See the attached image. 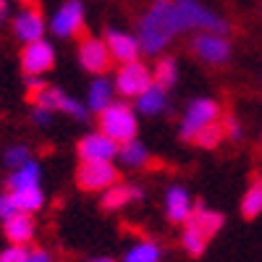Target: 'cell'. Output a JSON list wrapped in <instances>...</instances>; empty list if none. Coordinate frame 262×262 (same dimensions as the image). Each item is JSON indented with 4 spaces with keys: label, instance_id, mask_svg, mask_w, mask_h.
Masks as SVG:
<instances>
[{
    "label": "cell",
    "instance_id": "22",
    "mask_svg": "<svg viewBox=\"0 0 262 262\" xmlns=\"http://www.w3.org/2000/svg\"><path fill=\"white\" fill-rule=\"evenodd\" d=\"M207 244H210V236L196 226V223H184L181 226V249L191 257V259H200L205 252H207Z\"/></svg>",
    "mask_w": 262,
    "mask_h": 262
},
{
    "label": "cell",
    "instance_id": "29",
    "mask_svg": "<svg viewBox=\"0 0 262 262\" xmlns=\"http://www.w3.org/2000/svg\"><path fill=\"white\" fill-rule=\"evenodd\" d=\"M29 160H32V149H29L27 144H11V147H6V152H3V165L11 168V170L27 165Z\"/></svg>",
    "mask_w": 262,
    "mask_h": 262
},
{
    "label": "cell",
    "instance_id": "1",
    "mask_svg": "<svg viewBox=\"0 0 262 262\" xmlns=\"http://www.w3.org/2000/svg\"><path fill=\"white\" fill-rule=\"evenodd\" d=\"M179 34H184V29H181L176 0H152L137 21V39H139L142 55L147 58L163 55L165 48Z\"/></svg>",
    "mask_w": 262,
    "mask_h": 262
},
{
    "label": "cell",
    "instance_id": "5",
    "mask_svg": "<svg viewBox=\"0 0 262 262\" xmlns=\"http://www.w3.org/2000/svg\"><path fill=\"white\" fill-rule=\"evenodd\" d=\"M191 55L205 63V66H226L233 58V45L228 34H217V32H196L191 34L189 42Z\"/></svg>",
    "mask_w": 262,
    "mask_h": 262
},
{
    "label": "cell",
    "instance_id": "33",
    "mask_svg": "<svg viewBox=\"0 0 262 262\" xmlns=\"http://www.w3.org/2000/svg\"><path fill=\"white\" fill-rule=\"evenodd\" d=\"M16 212H21L18 205H16V196L11 191H3L0 194V221H8V217L16 215Z\"/></svg>",
    "mask_w": 262,
    "mask_h": 262
},
{
    "label": "cell",
    "instance_id": "32",
    "mask_svg": "<svg viewBox=\"0 0 262 262\" xmlns=\"http://www.w3.org/2000/svg\"><path fill=\"white\" fill-rule=\"evenodd\" d=\"M29 247H21V244H8L3 252H0V262H27L29 259Z\"/></svg>",
    "mask_w": 262,
    "mask_h": 262
},
{
    "label": "cell",
    "instance_id": "10",
    "mask_svg": "<svg viewBox=\"0 0 262 262\" xmlns=\"http://www.w3.org/2000/svg\"><path fill=\"white\" fill-rule=\"evenodd\" d=\"M55 48L53 42L39 39V42H29V45L21 48L18 53V63L24 76H45L55 69Z\"/></svg>",
    "mask_w": 262,
    "mask_h": 262
},
{
    "label": "cell",
    "instance_id": "27",
    "mask_svg": "<svg viewBox=\"0 0 262 262\" xmlns=\"http://www.w3.org/2000/svg\"><path fill=\"white\" fill-rule=\"evenodd\" d=\"M16 196V205L21 212H39L42 207H45V191H42V186H34V189H21V191H11Z\"/></svg>",
    "mask_w": 262,
    "mask_h": 262
},
{
    "label": "cell",
    "instance_id": "37",
    "mask_svg": "<svg viewBox=\"0 0 262 262\" xmlns=\"http://www.w3.org/2000/svg\"><path fill=\"white\" fill-rule=\"evenodd\" d=\"M16 3H21V6L27 8V6H34V0H16Z\"/></svg>",
    "mask_w": 262,
    "mask_h": 262
},
{
    "label": "cell",
    "instance_id": "20",
    "mask_svg": "<svg viewBox=\"0 0 262 262\" xmlns=\"http://www.w3.org/2000/svg\"><path fill=\"white\" fill-rule=\"evenodd\" d=\"M34 186H42V165L34 158L27 165L11 170L6 179V191H21V189H34Z\"/></svg>",
    "mask_w": 262,
    "mask_h": 262
},
{
    "label": "cell",
    "instance_id": "4",
    "mask_svg": "<svg viewBox=\"0 0 262 262\" xmlns=\"http://www.w3.org/2000/svg\"><path fill=\"white\" fill-rule=\"evenodd\" d=\"M221 121V105L212 97H194L189 100L186 111L181 116V126H179V139L186 142V144H194L196 134L210 126V123H217Z\"/></svg>",
    "mask_w": 262,
    "mask_h": 262
},
{
    "label": "cell",
    "instance_id": "3",
    "mask_svg": "<svg viewBox=\"0 0 262 262\" xmlns=\"http://www.w3.org/2000/svg\"><path fill=\"white\" fill-rule=\"evenodd\" d=\"M179 6V16H181V29L184 34L191 32H217V34H231V24L228 18L221 16L217 11L207 8L200 0H176Z\"/></svg>",
    "mask_w": 262,
    "mask_h": 262
},
{
    "label": "cell",
    "instance_id": "19",
    "mask_svg": "<svg viewBox=\"0 0 262 262\" xmlns=\"http://www.w3.org/2000/svg\"><path fill=\"white\" fill-rule=\"evenodd\" d=\"M134 107H137L139 116H147V118H158V116L168 113V90H163L158 84L147 86V90L134 100Z\"/></svg>",
    "mask_w": 262,
    "mask_h": 262
},
{
    "label": "cell",
    "instance_id": "6",
    "mask_svg": "<svg viewBox=\"0 0 262 262\" xmlns=\"http://www.w3.org/2000/svg\"><path fill=\"white\" fill-rule=\"evenodd\" d=\"M76 60L79 66L92 74V76H105L113 66V55L107 50L105 37H92V34H81L79 45H76Z\"/></svg>",
    "mask_w": 262,
    "mask_h": 262
},
{
    "label": "cell",
    "instance_id": "9",
    "mask_svg": "<svg viewBox=\"0 0 262 262\" xmlns=\"http://www.w3.org/2000/svg\"><path fill=\"white\" fill-rule=\"evenodd\" d=\"M84 21H86V11L81 0H63L60 8L50 18V32L58 39H74L84 34Z\"/></svg>",
    "mask_w": 262,
    "mask_h": 262
},
{
    "label": "cell",
    "instance_id": "26",
    "mask_svg": "<svg viewBox=\"0 0 262 262\" xmlns=\"http://www.w3.org/2000/svg\"><path fill=\"white\" fill-rule=\"evenodd\" d=\"M238 212H242L244 221H254L262 215V176H257L244 191L242 202H238Z\"/></svg>",
    "mask_w": 262,
    "mask_h": 262
},
{
    "label": "cell",
    "instance_id": "31",
    "mask_svg": "<svg viewBox=\"0 0 262 262\" xmlns=\"http://www.w3.org/2000/svg\"><path fill=\"white\" fill-rule=\"evenodd\" d=\"M29 118H32V123H34V126L48 128V126L53 123V118H55V111H50V107H45V105H32Z\"/></svg>",
    "mask_w": 262,
    "mask_h": 262
},
{
    "label": "cell",
    "instance_id": "18",
    "mask_svg": "<svg viewBox=\"0 0 262 262\" xmlns=\"http://www.w3.org/2000/svg\"><path fill=\"white\" fill-rule=\"evenodd\" d=\"M34 231H37V223H34L32 212H16L8 221H3V236L8 238V244L29 247V242L34 238Z\"/></svg>",
    "mask_w": 262,
    "mask_h": 262
},
{
    "label": "cell",
    "instance_id": "23",
    "mask_svg": "<svg viewBox=\"0 0 262 262\" xmlns=\"http://www.w3.org/2000/svg\"><path fill=\"white\" fill-rule=\"evenodd\" d=\"M118 163H121L123 168H131V170L144 168V165L149 163V147H147L139 137L131 139V142H126V144H121V149H118Z\"/></svg>",
    "mask_w": 262,
    "mask_h": 262
},
{
    "label": "cell",
    "instance_id": "28",
    "mask_svg": "<svg viewBox=\"0 0 262 262\" xmlns=\"http://www.w3.org/2000/svg\"><path fill=\"white\" fill-rule=\"evenodd\" d=\"M223 139H226V131H223V123L217 121V123L205 126V128L200 131V134H196L194 147H200V149H217Z\"/></svg>",
    "mask_w": 262,
    "mask_h": 262
},
{
    "label": "cell",
    "instance_id": "30",
    "mask_svg": "<svg viewBox=\"0 0 262 262\" xmlns=\"http://www.w3.org/2000/svg\"><path fill=\"white\" fill-rule=\"evenodd\" d=\"M221 123H223V131H226V139L228 142H242L244 139V123L238 121L233 113H226Z\"/></svg>",
    "mask_w": 262,
    "mask_h": 262
},
{
    "label": "cell",
    "instance_id": "39",
    "mask_svg": "<svg viewBox=\"0 0 262 262\" xmlns=\"http://www.w3.org/2000/svg\"><path fill=\"white\" fill-rule=\"evenodd\" d=\"M0 3H3V0H0Z\"/></svg>",
    "mask_w": 262,
    "mask_h": 262
},
{
    "label": "cell",
    "instance_id": "35",
    "mask_svg": "<svg viewBox=\"0 0 262 262\" xmlns=\"http://www.w3.org/2000/svg\"><path fill=\"white\" fill-rule=\"evenodd\" d=\"M8 16H11L8 0H3V3H0V24H6V21H8Z\"/></svg>",
    "mask_w": 262,
    "mask_h": 262
},
{
    "label": "cell",
    "instance_id": "13",
    "mask_svg": "<svg viewBox=\"0 0 262 262\" xmlns=\"http://www.w3.org/2000/svg\"><path fill=\"white\" fill-rule=\"evenodd\" d=\"M48 29H50V21L42 16V11L34 8V6L21 8V11L13 16V37H16L18 42H24V45L45 39V32H48Z\"/></svg>",
    "mask_w": 262,
    "mask_h": 262
},
{
    "label": "cell",
    "instance_id": "8",
    "mask_svg": "<svg viewBox=\"0 0 262 262\" xmlns=\"http://www.w3.org/2000/svg\"><path fill=\"white\" fill-rule=\"evenodd\" d=\"M113 81H116V92L121 100H137L147 86H152V69L142 60H134V63H123L116 69L113 74Z\"/></svg>",
    "mask_w": 262,
    "mask_h": 262
},
{
    "label": "cell",
    "instance_id": "38",
    "mask_svg": "<svg viewBox=\"0 0 262 262\" xmlns=\"http://www.w3.org/2000/svg\"><path fill=\"white\" fill-rule=\"evenodd\" d=\"M259 139H262V134H259Z\"/></svg>",
    "mask_w": 262,
    "mask_h": 262
},
{
    "label": "cell",
    "instance_id": "36",
    "mask_svg": "<svg viewBox=\"0 0 262 262\" xmlns=\"http://www.w3.org/2000/svg\"><path fill=\"white\" fill-rule=\"evenodd\" d=\"M86 262H116L113 257H92V259H86Z\"/></svg>",
    "mask_w": 262,
    "mask_h": 262
},
{
    "label": "cell",
    "instance_id": "14",
    "mask_svg": "<svg viewBox=\"0 0 262 262\" xmlns=\"http://www.w3.org/2000/svg\"><path fill=\"white\" fill-rule=\"evenodd\" d=\"M194 196L189 194L186 186L181 184H170L165 189V196H163V207H165V217H168V223L173 226H184L189 223V217L194 212Z\"/></svg>",
    "mask_w": 262,
    "mask_h": 262
},
{
    "label": "cell",
    "instance_id": "16",
    "mask_svg": "<svg viewBox=\"0 0 262 262\" xmlns=\"http://www.w3.org/2000/svg\"><path fill=\"white\" fill-rule=\"evenodd\" d=\"M142 200H144V189L142 186L118 181V184H113L111 189H105L100 194V207L105 212H118V210L128 207L131 202H142Z\"/></svg>",
    "mask_w": 262,
    "mask_h": 262
},
{
    "label": "cell",
    "instance_id": "7",
    "mask_svg": "<svg viewBox=\"0 0 262 262\" xmlns=\"http://www.w3.org/2000/svg\"><path fill=\"white\" fill-rule=\"evenodd\" d=\"M29 105H45V107H50V111L63 113V116H69V118H74L79 123H86V121L92 118V111L86 107V102L71 97L69 92L60 90V86H55V84H48Z\"/></svg>",
    "mask_w": 262,
    "mask_h": 262
},
{
    "label": "cell",
    "instance_id": "11",
    "mask_svg": "<svg viewBox=\"0 0 262 262\" xmlns=\"http://www.w3.org/2000/svg\"><path fill=\"white\" fill-rule=\"evenodd\" d=\"M118 149H121V144L113 142L107 134H102L100 128L84 134L76 142V155L81 163H113L118 158Z\"/></svg>",
    "mask_w": 262,
    "mask_h": 262
},
{
    "label": "cell",
    "instance_id": "15",
    "mask_svg": "<svg viewBox=\"0 0 262 262\" xmlns=\"http://www.w3.org/2000/svg\"><path fill=\"white\" fill-rule=\"evenodd\" d=\"M102 37H105V42H107V50H111V55H113V63L123 66V63L139 60L142 48H139L137 34L123 32V29H105Z\"/></svg>",
    "mask_w": 262,
    "mask_h": 262
},
{
    "label": "cell",
    "instance_id": "24",
    "mask_svg": "<svg viewBox=\"0 0 262 262\" xmlns=\"http://www.w3.org/2000/svg\"><path fill=\"white\" fill-rule=\"evenodd\" d=\"M152 81L163 90H173L179 81V63L173 55H158L155 58V66H152Z\"/></svg>",
    "mask_w": 262,
    "mask_h": 262
},
{
    "label": "cell",
    "instance_id": "21",
    "mask_svg": "<svg viewBox=\"0 0 262 262\" xmlns=\"http://www.w3.org/2000/svg\"><path fill=\"white\" fill-rule=\"evenodd\" d=\"M189 221L200 226L210 238H215L217 233L223 231V226H226V215H223V212H217V210H210L202 200H196V202H194V212H191Z\"/></svg>",
    "mask_w": 262,
    "mask_h": 262
},
{
    "label": "cell",
    "instance_id": "2",
    "mask_svg": "<svg viewBox=\"0 0 262 262\" xmlns=\"http://www.w3.org/2000/svg\"><path fill=\"white\" fill-rule=\"evenodd\" d=\"M97 128L113 142L126 144L139 137V113L128 100H116L102 113H97Z\"/></svg>",
    "mask_w": 262,
    "mask_h": 262
},
{
    "label": "cell",
    "instance_id": "12",
    "mask_svg": "<svg viewBox=\"0 0 262 262\" xmlns=\"http://www.w3.org/2000/svg\"><path fill=\"white\" fill-rule=\"evenodd\" d=\"M121 181V173L113 163H79L76 168V186L81 191H105Z\"/></svg>",
    "mask_w": 262,
    "mask_h": 262
},
{
    "label": "cell",
    "instance_id": "25",
    "mask_svg": "<svg viewBox=\"0 0 262 262\" xmlns=\"http://www.w3.org/2000/svg\"><path fill=\"white\" fill-rule=\"evenodd\" d=\"M160 259H163V247L152 238H139L123 252L121 262H160Z\"/></svg>",
    "mask_w": 262,
    "mask_h": 262
},
{
    "label": "cell",
    "instance_id": "17",
    "mask_svg": "<svg viewBox=\"0 0 262 262\" xmlns=\"http://www.w3.org/2000/svg\"><path fill=\"white\" fill-rule=\"evenodd\" d=\"M116 81L111 79V76H95L92 79V84L86 86V107L92 111V116H97V113H102L107 105H113L116 102Z\"/></svg>",
    "mask_w": 262,
    "mask_h": 262
},
{
    "label": "cell",
    "instance_id": "34",
    "mask_svg": "<svg viewBox=\"0 0 262 262\" xmlns=\"http://www.w3.org/2000/svg\"><path fill=\"white\" fill-rule=\"evenodd\" d=\"M27 262H55V257H53V252H48V249H32Z\"/></svg>",
    "mask_w": 262,
    "mask_h": 262
}]
</instances>
